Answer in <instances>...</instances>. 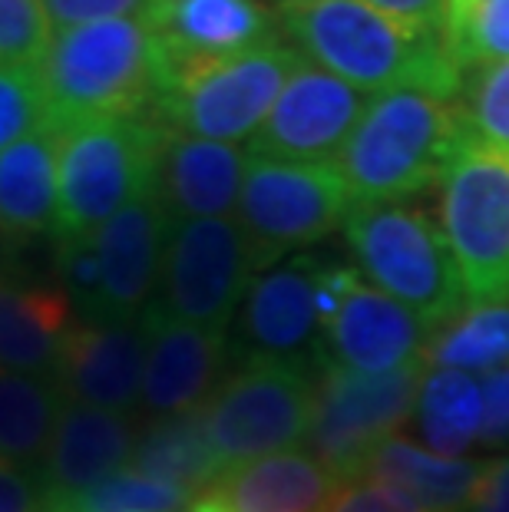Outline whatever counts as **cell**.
<instances>
[{"label": "cell", "mask_w": 509, "mask_h": 512, "mask_svg": "<svg viewBox=\"0 0 509 512\" xmlns=\"http://www.w3.org/2000/svg\"><path fill=\"white\" fill-rule=\"evenodd\" d=\"M278 24L308 63L367 96L427 90L460 100L463 73L453 67L443 34L397 24L364 0H311L278 10Z\"/></svg>", "instance_id": "cell-1"}, {"label": "cell", "mask_w": 509, "mask_h": 512, "mask_svg": "<svg viewBox=\"0 0 509 512\" xmlns=\"http://www.w3.org/2000/svg\"><path fill=\"white\" fill-rule=\"evenodd\" d=\"M156 73V40L143 17L60 30L37 63L50 126L57 133L103 119L146 116Z\"/></svg>", "instance_id": "cell-2"}, {"label": "cell", "mask_w": 509, "mask_h": 512, "mask_svg": "<svg viewBox=\"0 0 509 512\" xmlns=\"http://www.w3.org/2000/svg\"><path fill=\"white\" fill-rule=\"evenodd\" d=\"M305 57L288 40L232 57L159 60L149 119L166 133L248 143Z\"/></svg>", "instance_id": "cell-3"}, {"label": "cell", "mask_w": 509, "mask_h": 512, "mask_svg": "<svg viewBox=\"0 0 509 512\" xmlns=\"http://www.w3.org/2000/svg\"><path fill=\"white\" fill-rule=\"evenodd\" d=\"M463 133L453 100L427 90H391L371 96L334 166L354 202H407L440 185Z\"/></svg>", "instance_id": "cell-4"}, {"label": "cell", "mask_w": 509, "mask_h": 512, "mask_svg": "<svg viewBox=\"0 0 509 512\" xmlns=\"http://www.w3.org/2000/svg\"><path fill=\"white\" fill-rule=\"evenodd\" d=\"M344 238L364 281L420 314L433 331L470 308L440 225L407 202H354Z\"/></svg>", "instance_id": "cell-5"}, {"label": "cell", "mask_w": 509, "mask_h": 512, "mask_svg": "<svg viewBox=\"0 0 509 512\" xmlns=\"http://www.w3.org/2000/svg\"><path fill=\"white\" fill-rule=\"evenodd\" d=\"M162 129L149 116L103 119L60 133L57 235L90 238L153 189Z\"/></svg>", "instance_id": "cell-6"}, {"label": "cell", "mask_w": 509, "mask_h": 512, "mask_svg": "<svg viewBox=\"0 0 509 512\" xmlns=\"http://www.w3.org/2000/svg\"><path fill=\"white\" fill-rule=\"evenodd\" d=\"M318 370L295 361L245 357L202 403V427L222 473L305 443Z\"/></svg>", "instance_id": "cell-7"}, {"label": "cell", "mask_w": 509, "mask_h": 512, "mask_svg": "<svg viewBox=\"0 0 509 512\" xmlns=\"http://www.w3.org/2000/svg\"><path fill=\"white\" fill-rule=\"evenodd\" d=\"M440 232L470 304H509V152L463 133L440 176Z\"/></svg>", "instance_id": "cell-8"}, {"label": "cell", "mask_w": 509, "mask_h": 512, "mask_svg": "<svg viewBox=\"0 0 509 512\" xmlns=\"http://www.w3.org/2000/svg\"><path fill=\"white\" fill-rule=\"evenodd\" d=\"M424 370V361L391 374H354L338 364H324L314 387L305 453L341 486L361 479L371 456L414 417Z\"/></svg>", "instance_id": "cell-9"}, {"label": "cell", "mask_w": 509, "mask_h": 512, "mask_svg": "<svg viewBox=\"0 0 509 512\" xmlns=\"http://www.w3.org/2000/svg\"><path fill=\"white\" fill-rule=\"evenodd\" d=\"M354 195L334 162L248 156L235 222L255 252L258 271L308 248L348 219Z\"/></svg>", "instance_id": "cell-10"}, {"label": "cell", "mask_w": 509, "mask_h": 512, "mask_svg": "<svg viewBox=\"0 0 509 512\" xmlns=\"http://www.w3.org/2000/svg\"><path fill=\"white\" fill-rule=\"evenodd\" d=\"M255 275V252L235 219L176 222L162 261L159 298L149 308L169 321L229 331Z\"/></svg>", "instance_id": "cell-11"}, {"label": "cell", "mask_w": 509, "mask_h": 512, "mask_svg": "<svg viewBox=\"0 0 509 512\" xmlns=\"http://www.w3.org/2000/svg\"><path fill=\"white\" fill-rule=\"evenodd\" d=\"M318 314L324 328V354L354 374H391L424 361L433 328L387 298L361 271L328 261L318 285Z\"/></svg>", "instance_id": "cell-12"}, {"label": "cell", "mask_w": 509, "mask_h": 512, "mask_svg": "<svg viewBox=\"0 0 509 512\" xmlns=\"http://www.w3.org/2000/svg\"><path fill=\"white\" fill-rule=\"evenodd\" d=\"M328 261L318 255H291L258 271L238 304V341L245 357H272L314 367L328 364L318 314V285Z\"/></svg>", "instance_id": "cell-13"}, {"label": "cell", "mask_w": 509, "mask_h": 512, "mask_svg": "<svg viewBox=\"0 0 509 512\" xmlns=\"http://www.w3.org/2000/svg\"><path fill=\"white\" fill-rule=\"evenodd\" d=\"M371 96L334 73L301 63L278 93L272 113L248 139V156L288 162H334L348 143Z\"/></svg>", "instance_id": "cell-14"}, {"label": "cell", "mask_w": 509, "mask_h": 512, "mask_svg": "<svg viewBox=\"0 0 509 512\" xmlns=\"http://www.w3.org/2000/svg\"><path fill=\"white\" fill-rule=\"evenodd\" d=\"M172 215L156 195L143 192L123 205L100 232H93V248L100 258V301L96 311L106 321H136L159 291L162 261H166Z\"/></svg>", "instance_id": "cell-15"}, {"label": "cell", "mask_w": 509, "mask_h": 512, "mask_svg": "<svg viewBox=\"0 0 509 512\" xmlns=\"http://www.w3.org/2000/svg\"><path fill=\"white\" fill-rule=\"evenodd\" d=\"M149 337L143 321L73 324L63 337L53 384L67 403L129 413L139 407Z\"/></svg>", "instance_id": "cell-16"}, {"label": "cell", "mask_w": 509, "mask_h": 512, "mask_svg": "<svg viewBox=\"0 0 509 512\" xmlns=\"http://www.w3.org/2000/svg\"><path fill=\"white\" fill-rule=\"evenodd\" d=\"M149 337L139 410L146 417H179L199 410L219 387V370L229 357V331L169 321L153 308L143 311Z\"/></svg>", "instance_id": "cell-17"}, {"label": "cell", "mask_w": 509, "mask_h": 512, "mask_svg": "<svg viewBox=\"0 0 509 512\" xmlns=\"http://www.w3.org/2000/svg\"><path fill=\"white\" fill-rule=\"evenodd\" d=\"M143 24L159 60L232 57L278 40V17L268 0H149Z\"/></svg>", "instance_id": "cell-18"}, {"label": "cell", "mask_w": 509, "mask_h": 512, "mask_svg": "<svg viewBox=\"0 0 509 512\" xmlns=\"http://www.w3.org/2000/svg\"><path fill=\"white\" fill-rule=\"evenodd\" d=\"M248 149L162 129L153 189L172 222L235 219Z\"/></svg>", "instance_id": "cell-19"}, {"label": "cell", "mask_w": 509, "mask_h": 512, "mask_svg": "<svg viewBox=\"0 0 509 512\" xmlns=\"http://www.w3.org/2000/svg\"><path fill=\"white\" fill-rule=\"evenodd\" d=\"M136 427L126 413L67 403L43 456V496L67 499L129 466Z\"/></svg>", "instance_id": "cell-20"}, {"label": "cell", "mask_w": 509, "mask_h": 512, "mask_svg": "<svg viewBox=\"0 0 509 512\" xmlns=\"http://www.w3.org/2000/svg\"><path fill=\"white\" fill-rule=\"evenodd\" d=\"M341 483L305 450H285L232 466L212 486L222 512H324Z\"/></svg>", "instance_id": "cell-21"}, {"label": "cell", "mask_w": 509, "mask_h": 512, "mask_svg": "<svg viewBox=\"0 0 509 512\" xmlns=\"http://www.w3.org/2000/svg\"><path fill=\"white\" fill-rule=\"evenodd\" d=\"M70 328L73 308L67 288L0 281V370L47 374L57 367Z\"/></svg>", "instance_id": "cell-22"}, {"label": "cell", "mask_w": 509, "mask_h": 512, "mask_svg": "<svg viewBox=\"0 0 509 512\" xmlns=\"http://www.w3.org/2000/svg\"><path fill=\"white\" fill-rule=\"evenodd\" d=\"M57 156L60 133L53 126L0 152V235L4 238L57 232Z\"/></svg>", "instance_id": "cell-23"}, {"label": "cell", "mask_w": 509, "mask_h": 512, "mask_svg": "<svg viewBox=\"0 0 509 512\" xmlns=\"http://www.w3.org/2000/svg\"><path fill=\"white\" fill-rule=\"evenodd\" d=\"M483 466L486 463L476 460H447L404 437H391L371 456L361 479L400 489L414 499L420 512H463L480 483Z\"/></svg>", "instance_id": "cell-24"}, {"label": "cell", "mask_w": 509, "mask_h": 512, "mask_svg": "<svg viewBox=\"0 0 509 512\" xmlns=\"http://www.w3.org/2000/svg\"><path fill=\"white\" fill-rule=\"evenodd\" d=\"M129 470L159 479L166 486H176L202 503L222 476V466L215 460L209 437H205L202 410L149 423L146 433L136 437Z\"/></svg>", "instance_id": "cell-25"}, {"label": "cell", "mask_w": 509, "mask_h": 512, "mask_svg": "<svg viewBox=\"0 0 509 512\" xmlns=\"http://www.w3.org/2000/svg\"><path fill=\"white\" fill-rule=\"evenodd\" d=\"M414 417L420 437L447 460H467V450L480 440L483 387L473 374L447 367H427L420 377Z\"/></svg>", "instance_id": "cell-26"}, {"label": "cell", "mask_w": 509, "mask_h": 512, "mask_svg": "<svg viewBox=\"0 0 509 512\" xmlns=\"http://www.w3.org/2000/svg\"><path fill=\"white\" fill-rule=\"evenodd\" d=\"M63 407L67 400L47 377L0 370V460L14 466L43 460Z\"/></svg>", "instance_id": "cell-27"}, {"label": "cell", "mask_w": 509, "mask_h": 512, "mask_svg": "<svg viewBox=\"0 0 509 512\" xmlns=\"http://www.w3.org/2000/svg\"><path fill=\"white\" fill-rule=\"evenodd\" d=\"M427 367L463 370V374H490L509 364V304H470L450 324L433 331Z\"/></svg>", "instance_id": "cell-28"}, {"label": "cell", "mask_w": 509, "mask_h": 512, "mask_svg": "<svg viewBox=\"0 0 509 512\" xmlns=\"http://www.w3.org/2000/svg\"><path fill=\"white\" fill-rule=\"evenodd\" d=\"M443 47L463 76L509 60V0H453Z\"/></svg>", "instance_id": "cell-29"}, {"label": "cell", "mask_w": 509, "mask_h": 512, "mask_svg": "<svg viewBox=\"0 0 509 512\" xmlns=\"http://www.w3.org/2000/svg\"><path fill=\"white\" fill-rule=\"evenodd\" d=\"M196 503L199 499H192L182 489L166 486L126 466V470L100 479L96 486L83 489L77 496L50 499L47 512H189Z\"/></svg>", "instance_id": "cell-30"}, {"label": "cell", "mask_w": 509, "mask_h": 512, "mask_svg": "<svg viewBox=\"0 0 509 512\" xmlns=\"http://www.w3.org/2000/svg\"><path fill=\"white\" fill-rule=\"evenodd\" d=\"M457 110L467 136L509 152V60L463 76Z\"/></svg>", "instance_id": "cell-31"}, {"label": "cell", "mask_w": 509, "mask_h": 512, "mask_svg": "<svg viewBox=\"0 0 509 512\" xmlns=\"http://www.w3.org/2000/svg\"><path fill=\"white\" fill-rule=\"evenodd\" d=\"M50 129L37 67H0V152Z\"/></svg>", "instance_id": "cell-32"}, {"label": "cell", "mask_w": 509, "mask_h": 512, "mask_svg": "<svg viewBox=\"0 0 509 512\" xmlns=\"http://www.w3.org/2000/svg\"><path fill=\"white\" fill-rule=\"evenodd\" d=\"M50 40L43 0H0V67H37Z\"/></svg>", "instance_id": "cell-33"}, {"label": "cell", "mask_w": 509, "mask_h": 512, "mask_svg": "<svg viewBox=\"0 0 509 512\" xmlns=\"http://www.w3.org/2000/svg\"><path fill=\"white\" fill-rule=\"evenodd\" d=\"M149 0H43L47 17L53 24V34L70 27L103 24V20H123L139 17Z\"/></svg>", "instance_id": "cell-34"}, {"label": "cell", "mask_w": 509, "mask_h": 512, "mask_svg": "<svg viewBox=\"0 0 509 512\" xmlns=\"http://www.w3.org/2000/svg\"><path fill=\"white\" fill-rule=\"evenodd\" d=\"M324 512H420V506L400 489L377 479H354L341 486Z\"/></svg>", "instance_id": "cell-35"}, {"label": "cell", "mask_w": 509, "mask_h": 512, "mask_svg": "<svg viewBox=\"0 0 509 512\" xmlns=\"http://www.w3.org/2000/svg\"><path fill=\"white\" fill-rule=\"evenodd\" d=\"M483 423H480V446L486 450H509V364L490 370L483 380Z\"/></svg>", "instance_id": "cell-36"}, {"label": "cell", "mask_w": 509, "mask_h": 512, "mask_svg": "<svg viewBox=\"0 0 509 512\" xmlns=\"http://www.w3.org/2000/svg\"><path fill=\"white\" fill-rule=\"evenodd\" d=\"M60 275L73 291L83 294L96 308V301H100V258H96L93 238H63Z\"/></svg>", "instance_id": "cell-37"}, {"label": "cell", "mask_w": 509, "mask_h": 512, "mask_svg": "<svg viewBox=\"0 0 509 512\" xmlns=\"http://www.w3.org/2000/svg\"><path fill=\"white\" fill-rule=\"evenodd\" d=\"M374 10H381L391 20L427 34H443V20H447L450 0H364Z\"/></svg>", "instance_id": "cell-38"}, {"label": "cell", "mask_w": 509, "mask_h": 512, "mask_svg": "<svg viewBox=\"0 0 509 512\" xmlns=\"http://www.w3.org/2000/svg\"><path fill=\"white\" fill-rule=\"evenodd\" d=\"M0 512H47L43 486L20 466L0 460Z\"/></svg>", "instance_id": "cell-39"}, {"label": "cell", "mask_w": 509, "mask_h": 512, "mask_svg": "<svg viewBox=\"0 0 509 512\" xmlns=\"http://www.w3.org/2000/svg\"><path fill=\"white\" fill-rule=\"evenodd\" d=\"M463 512H509V450L483 466L480 483Z\"/></svg>", "instance_id": "cell-40"}, {"label": "cell", "mask_w": 509, "mask_h": 512, "mask_svg": "<svg viewBox=\"0 0 509 512\" xmlns=\"http://www.w3.org/2000/svg\"><path fill=\"white\" fill-rule=\"evenodd\" d=\"M189 512H222V506H215L212 499H202V503H196Z\"/></svg>", "instance_id": "cell-41"}, {"label": "cell", "mask_w": 509, "mask_h": 512, "mask_svg": "<svg viewBox=\"0 0 509 512\" xmlns=\"http://www.w3.org/2000/svg\"><path fill=\"white\" fill-rule=\"evenodd\" d=\"M301 4H311V0H278V7H281V10H288V7H301Z\"/></svg>", "instance_id": "cell-42"}, {"label": "cell", "mask_w": 509, "mask_h": 512, "mask_svg": "<svg viewBox=\"0 0 509 512\" xmlns=\"http://www.w3.org/2000/svg\"><path fill=\"white\" fill-rule=\"evenodd\" d=\"M450 4H453V0H450ZM447 10H450V7H447Z\"/></svg>", "instance_id": "cell-43"}]
</instances>
